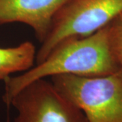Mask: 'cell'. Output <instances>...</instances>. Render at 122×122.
<instances>
[{
	"label": "cell",
	"instance_id": "6da1fadb",
	"mask_svg": "<svg viewBox=\"0 0 122 122\" xmlns=\"http://www.w3.org/2000/svg\"><path fill=\"white\" fill-rule=\"evenodd\" d=\"M121 69L109 48L107 26L84 37L66 39L57 45L42 62L23 74L4 79L3 101L10 106L14 96L36 80L61 75L98 77Z\"/></svg>",
	"mask_w": 122,
	"mask_h": 122
},
{
	"label": "cell",
	"instance_id": "7a4b0ae2",
	"mask_svg": "<svg viewBox=\"0 0 122 122\" xmlns=\"http://www.w3.org/2000/svg\"><path fill=\"white\" fill-rule=\"evenodd\" d=\"M51 81L61 94L80 109L87 122H122V77L113 74L85 77L53 76Z\"/></svg>",
	"mask_w": 122,
	"mask_h": 122
},
{
	"label": "cell",
	"instance_id": "3957f363",
	"mask_svg": "<svg viewBox=\"0 0 122 122\" xmlns=\"http://www.w3.org/2000/svg\"><path fill=\"white\" fill-rule=\"evenodd\" d=\"M121 12L122 0H69L53 18L50 32L36 54V64L61 41L92 35Z\"/></svg>",
	"mask_w": 122,
	"mask_h": 122
},
{
	"label": "cell",
	"instance_id": "277c9868",
	"mask_svg": "<svg viewBox=\"0 0 122 122\" xmlns=\"http://www.w3.org/2000/svg\"><path fill=\"white\" fill-rule=\"evenodd\" d=\"M10 105L17 112L14 122H87L83 112L45 79L27 85Z\"/></svg>",
	"mask_w": 122,
	"mask_h": 122
},
{
	"label": "cell",
	"instance_id": "5b68a950",
	"mask_svg": "<svg viewBox=\"0 0 122 122\" xmlns=\"http://www.w3.org/2000/svg\"><path fill=\"white\" fill-rule=\"evenodd\" d=\"M69 0H0V25L20 22L33 30L41 43L56 14Z\"/></svg>",
	"mask_w": 122,
	"mask_h": 122
},
{
	"label": "cell",
	"instance_id": "8992f818",
	"mask_svg": "<svg viewBox=\"0 0 122 122\" xmlns=\"http://www.w3.org/2000/svg\"><path fill=\"white\" fill-rule=\"evenodd\" d=\"M36 54L35 46L30 41L12 48H0V80L14 73L30 69L34 65Z\"/></svg>",
	"mask_w": 122,
	"mask_h": 122
},
{
	"label": "cell",
	"instance_id": "52a82bcc",
	"mask_svg": "<svg viewBox=\"0 0 122 122\" xmlns=\"http://www.w3.org/2000/svg\"><path fill=\"white\" fill-rule=\"evenodd\" d=\"M106 26L111 52L118 65L122 69V12Z\"/></svg>",
	"mask_w": 122,
	"mask_h": 122
},
{
	"label": "cell",
	"instance_id": "ba28073f",
	"mask_svg": "<svg viewBox=\"0 0 122 122\" xmlns=\"http://www.w3.org/2000/svg\"><path fill=\"white\" fill-rule=\"evenodd\" d=\"M120 73H121V75H122V69H120Z\"/></svg>",
	"mask_w": 122,
	"mask_h": 122
}]
</instances>
